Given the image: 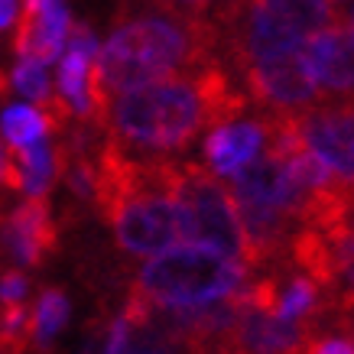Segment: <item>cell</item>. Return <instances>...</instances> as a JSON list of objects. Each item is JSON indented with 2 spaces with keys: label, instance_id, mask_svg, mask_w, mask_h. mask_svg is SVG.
<instances>
[{
  "label": "cell",
  "instance_id": "cell-5",
  "mask_svg": "<svg viewBox=\"0 0 354 354\" xmlns=\"http://www.w3.org/2000/svg\"><path fill=\"white\" fill-rule=\"evenodd\" d=\"M237 75H241L237 85L244 88L250 104L263 108V114H302L325 101L309 72L306 43L263 55L241 68Z\"/></svg>",
  "mask_w": 354,
  "mask_h": 354
},
{
  "label": "cell",
  "instance_id": "cell-1",
  "mask_svg": "<svg viewBox=\"0 0 354 354\" xmlns=\"http://www.w3.org/2000/svg\"><path fill=\"white\" fill-rule=\"evenodd\" d=\"M250 111V97L221 59L195 65L192 72L120 91L108 101L101 130L124 150L183 153L198 133Z\"/></svg>",
  "mask_w": 354,
  "mask_h": 354
},
{
  "label": "cell",
  "instance_id": "cell-15",
  "mask_svg": "<svg viewBox=\"0 0 354 354\" xmlns=\"http://www.w3.org/2000/svg\"><path fill=\"white\" fill-rule=\"evenodd\" d=\"M13 88L26 95L30 101H39L43 104L46 97L53 95L49 88V75H46V62L32 59V55H20V62L13 65Z\"/></svg>",
  "mask_w": 354,
  "mask_h": 354
},
{
  "label": "cell",
  "instance_id": "cell-3",
  "mask_svg": "<svg viewBox=\"0 0 354 354\" xmlns=\"http://www.w3.org/2000/svg\"><path fill=\"white\" fill-rule=\"evenodd\" d=\"M250 270L215 247H169L140 267L133 290L166 306H202L225 299L247 283Z\"/></svg>",
  "mask_w": 354,
  "mask_h": 354
},
{
  "label": "cell",
  "instance_id": "cell-23",
  "mask_svg": "<svg viewBox=\"0 0 354 354\" xmlns=\"http://www.w3.org/2000/svg\"><path fill=\"white\" fill-rule=\"evenodd\" d=\"M344 23H348V30H351V36H354V7L344 13Z\"/></svg>",
  "mask_w": 354,
  "mask_h": 354
},
{
  "label": "cell",
  "instance_id": "cell-22",
  "mask_svg": "<svg viewBox=\"0 0 354 354\" xmlns=\"http://www.w3.org/2000/svg\"><path fill=\"white\" fill-rule=\"evenodd\" d=\"M7 95H10V82H7L3 68H0V101H7Z\"/></svg>",
  "mask_w": 354,
  "mask_h": 354
},
{
  "label": "cell",
  "instance_id": "cell-4",
  "mask_svg": "<svg viewBox=\"0 0 354 354\" xmlns=\"http://www.w3.org/2000/svg\"><path fill=\"white\" fill-rule=\"evenodd\" d=\"M172 195L179 205V231L189 241H202L247 267L244 231L237 221L234 198L215 172L202 162L172 160Z\"/></svg>",
  "mask_w": 354,
  "mask_h": 354
},
{
  "label": "cell",
  "instance_id": "cell-17",
  "mask_svg": "<svg viewBox=\"0 0 354 354\" xmlns=\"http://www.w3.org/2000/svg\"><path fill=\"white\" fill-rule=\"evenodd\" d=\"M302 354H354V342L351 338H342V335L315 332L309 342H306Z\"/></svg>",
  "mask_w": 354,
  "mask_h": 354
},
{
  "label": "cell",
  "instance_id": "cell-14",
  "mask_svg": "<svg viewBox=\"0 0 354 354\" xmlns=\"http://www.w3.org/2000/svg\"><path fill=\"white\" fill-rule=\"evenodd\" d=\"M53 130V120L46 111L26 108V104H13L0 114V133L10 147H26L32 140H43Z\"/></svg>",
  "mask_w": 354,
  "mask_h": 354
},
{
  "label": "cell",
  "instance_id": "cell-12",
  "mask_svg": "<svg viewBox=\"0 0 354 354\" xmlns=\"http://www.w3.org/2000/svg\"><path fill=\"white\" fill-rule=\"evenodd\" d=\"M72 315L68 296L59 286H46L39 292L36 306L30 309V325H26V342H30V354H49L55 335L65 328Z\"/></svg>",
  "mask_w": 354,
  "mask_h": 354
},
{
  "label": "cell",
  "instance_id": "cell-9",
  "mask_svg": "<svg viewBox=\"0 0 354 354\" xmlns=\"http://www.w3.org/2000/svg\"><path fill=\"white\" fill-rule=\"evenodd\" d=\"M306 59L325 101L354 97V36L344 23V13L306 39Z\"/></svg>",
  "mask_w": 354,
  "mask_h": 354
},
{
  "label": "cell",
  "instance_id": "cell-2",
  "mask_svg": "<svg viewBox=\"0 0 354 354\" xmlns=\"http://www.w3.org/2000/svg\"><path fill=\"white\" fill-rule=\"evenodd\" d=\"M208 59H218L208 17H183L156 7L118 17L111 39L97 49V62L88 65V120L101 127L114 95L192 72Z\"/></svg>",
  "mask_w": 354,
  "mask_h": 354
},
{
  "label": "cell",
  "instance_id": "cell-10",
  "mask_svg": "<svg viewBox=\"0 0 354 354\" xmlns=\"http://www.w3.org/2000/svg\"><path fill=\"white\" fill-rule=\"evenodd\" d=\"M263 147H267V118L260 114V118H237L231 124L212 127L202 143V153L215 176H231L254 160Z\"/></svg>",
  "mask_w": 354,
  "mask_h": 354
},
{
  "label": "cell",
  "instance_id": "cell-11",
  "mask_svg": "<svg viewBox=\"0 0 354 354\" xmlns=\"http://www.w3.org/2000/svg\"><path fill=\"white\" fill-rule=\"evenodd\" d=\"M97 49L101 46L95 39V30L88 23H78L68 30V53L59 62V95L82 120H88V65Z\"/></svg>",
  "mask_w": 354,
  "mask_h": 354
},
{
  "label": "cell",
  "instance_id": "cell-16",
  "mask_svg": "<svg viewBox=\"0 0 354 354\" xmlns=\"http://www.w3.org/2000/svg\"><path fill=\"white\" fill-rule=\"evenodd\" d=\"M147 7L156 10H169V13H183V17H208L221 0H140Z\"/></svg>",
  "mask_w": 354,
  "mask_h": 354
},
{
  "label": "cell",
  "instance_id": "cell-8",
  "mask_svg": "<svg viewBox=\"0 0 354 354\" xmlns=\"http://www.w3.org/2000/svg\"><path fill=\"white\" fill-rule=\"evenodd\" d=\"M59 250V227L46 195H30L0 218V254L17 267H46Z\"/></svg>",
  "mask_w": 354,
  "mask_h": 354
},
{
  "label": "cell",
  "instance_id": "cell-7",
  "mask_svg": "<svg viewBox=\"0 0 354 354\" xmlns=\"http://www.w3.org/2000/svg\"><path fill=\"white\" fill-rule=\"evenodd\" d=\"M296 130L306 150L315 153L335 176L354 179V97L322 101L296 114Z\"/></svg>",
  "mask_w": 354,
  "mask_h": 354
},
{
  "label": "cell",
  "instance_id": "cell-18",
  "mask_svg": "<svg viewBox=\"0 0 354 354\" xmlns=\"http://www.w3.org/2000/svg\"><path fill=\"white\" fill-rule=\"evenodd\" d=\"M325 328H335V332H344L354 342V302H338L332 309L322 312V332Z\"/></svg>",
  "mask_w": 354,
  "mask_h": 354
},
{
  "label": "cell",
  "instance_id": "cell-20",
  "mask_svg": "<svg viewBox=\"0 0 354 354\" xmlns=\"http://www.w3.org/2000/svg\"><path fill=\"white\" fill-rule=\"evenodd\" d=\"M78 354H108V322L104 319H91L85 328V342Z\"/></svg>",
  "mask_w": 354,
  "mask_h": 354
},
{
  "label": "cell",
  "instance_id": "cell-6",
  "mask_svg": "<svg viewBox=\"0 0 354 354\" xmlns=\"http://www.w3.org/2000/svg\"><path fill=\"white\" fill-rule=\"evenodd\" d=\"M309 195H312L309 189L292 176L290 162L273 150H267L263 156L257 153L250 162H244L241 169L231 172V198L234 202L277 208V212L296 218V221L306 212Z\"/></svg>",
  "mask_w": 354,
  "mask_h": 354
},
{
  "label": "cell",
  "instance_id": "cell-21",
  "mask_svg": "<svg viewBox=\"0 0 354 354\" xmlns=\"http://www.w3.org/2000/svg\"><path fill=\"white\" fill-rule=\"evenodd\" d=\"M20 3H23V0H0V30H7V26L17 20Z\"/></svg>",
  "mask_w": 354,
  "mask_h": 354
},
{
  "label": "cell",
  "instance_id": "cell-19",
  "mask_svg": "<svg viewBox=\"0 0 354 354\" xmlns=\"http://www.w3.org/2000/svg\"><path fill=\"white\" fill-rule=\"evenodd\" d=\"M30 296V279L20 270H7L0 277V302H26Z\"/></svg>",
  "mask_w": 354,
  "mask_h": 354
},
{
  "label": "cell",
  "instance_id": "cell-13",
  "mask_svg": "<svg viewBox=\"0 0 354 354\" xmlns=\"http://www.w3.org/2000/svg\"><path fill=\"white\" fill-rule=\"evenodd\" d=\"M13 156L20 162L23 172V192L26 195H46L53 189L59 172V156H55V143L49 140H32L26 147H13Z\"/></svg>",
  "mask_w": 354,
  "mask_h": 354
}]
</instances>
